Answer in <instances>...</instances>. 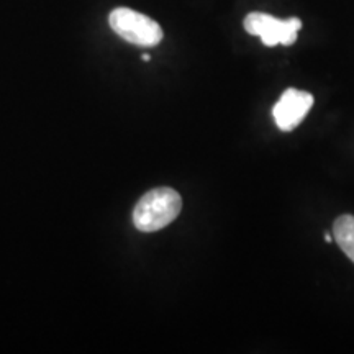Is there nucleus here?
Masks as SVG:
<instances>
[{
    "instance_id": "nucleus-1",
    "label": "nucleus",
    "mask_w": 354,
    "mask_h": 354,
    "mask_svg": "<svg viewBox=\"0 0 354 354\" xmlns=\"http://www.w3.org/2000/svg\"><path fill=\"white\" fill-rule=\"evenodd\" d=\"M183 210V198L174 189L158 187L146 192L133 210V223L138 232H159L172 223Z\"/></svg>"
},
{
    "instance_id": "nucleus-2",
    "label": "nucleus",
    "mask_w": 354,
    "mask_h": 354,
    "mask_svg": "<svg viewBox=\"0 0 354 354\" xmlns=\"http://www.w3.org/2000/svg\"><path fill=\"white\" fill-rule=\"evenodd\" d=\"M110 28L125 41L136 46L151 48L161 43L162 28L143 13L127 7H118L109 17Z\"/></svg>"
},
{
    "instance_id": "nucleus-3",
    "label": "nucleus",
    "mask_w": 354,
    "mask_h": 354,
    "mask_svg": "<svg viewBox=\"0 0 354 354\" xmlns=\"http://www.w3.org/2000/svg\"><path fill=\"white\" fill-rule=\"evenodd\" d=\"M302 21L297 17L289 20H279L276 17L263 12L248 13L245 19V30L253 37H259L266 46L284 44L290 46L297 39Z\"/></svg>"
},
{
    "instance_id": "nucleus-4",
    "label": "nucleus",
    "mask_w": 354,
    "mask_h": 354,
    "mask_svg": "<svg viewBox=\"0 0 354 354\" xmlns=\"http://www.w3.org/2000/svg\"><path fill=\"white\" fill-rule=\"evenodd\" d=\"M313 105V95L299 88H287L272 109L279 130L292 131L297 128Z\"/></svg>"
},
{
    "instance_id": "nucleus-5",
    "label": "nucleus",
    "mask_w": 354,
    "mask_h": 354,
    "mask_svg": "<svg viewBox=\"0 0 354 354\" xmlns=\"http://www.w3.org/2000/svg\"><path fill=\"white\" fill-rule=\"evenodd\" d=\"M333 238L339 250L354 263V215H342L335 220Z\"/></svg>"
},
{
    "instance_id": "nucleus-6",
    "label": "nucleus",
    "mask_w": 354,
    "mask_h": 354,
    "mask_svg": "<svg viewBox=\"0 0 354 354\" xmlns=\"http://www.w3.org/2000/svg\"><path fill=\"white\" fill-rule=\"evenodd\" d=\"M323 238H325V241H326V243H331V241L335 240L333 234H330V233H325V234H323Z\"/></svg>"
},
{
    "instance_id": "nucleus-7",
    "label": "nucleus",
    "mask_w": 354,
    "mask_h": 354,
    "mask_svg": "<svg viewBox=\"0 0 354 354\" xmlns=\"http://www.w3.org/2000/svg\"><path fill=\"white\" fill-rule=\"evenodd\" d=\"M149 59H151V57H149V55H143V61H146V63H148Z\"/></svg>"
}]
</instances>
